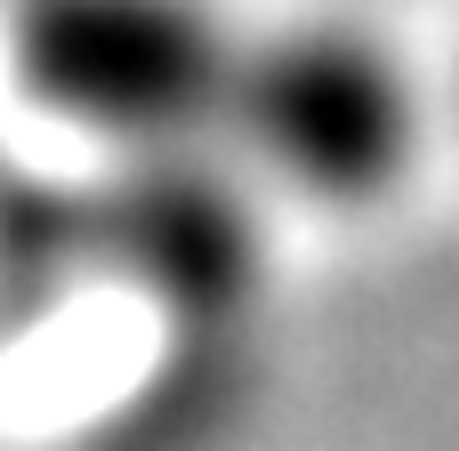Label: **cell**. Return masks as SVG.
Here are the masks:
<instances>
[{
	"label": "cell",
	"instance_id": "6da1fadb",
	"mask_svg": "<svg viewBox=\"0 0 459 451\" xmlns=\"http://www.w3.org/2000/svg\"><path fill=\"white\" fill-rule=\"evenodd\" d=\"M242 40L218 0H16L8 73L81 137L186 153L226 129Z\"/></svg>",
	"mask_w": 459,
	"mask_h": 451
},
{
	"label": "cell",
	"instance_id": "7a4b0ae2",
	"mask_svg": "<svg viewBox=\"0 0 459 451\" xmlns=\"http://www.w3.org/2000/svg\"><path fill=\"white\" fill-rule=\"evenodd\" d=\"M420 129L428 105L411 65L387 48V32L307 16L242 40V73L218 137H234L266 186L323 210H363L403 186Z\"/></svg>",
	"mask_w": 459,
	"mask_h": 451
}]
</instances>
